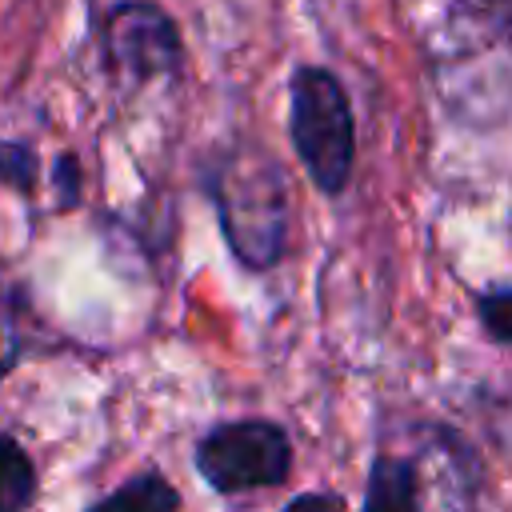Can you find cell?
<instances>
[{"instance_id": "3957f363", "label": "cell", "mask_w": 512, "mask_h": 512, "mask_svg": "<svg viewBox=\"0 0 512 512\" xmlns=\"http://www.w3.org/2000/svg\"><path fill=\"white\" fill-rule=\"evenodd\" d=\"M192 464L212 492L240 496L252 488H276L292 472V436L264 416L224 420L200 436Z\"/></svg>"}, {"instance_id": "5b68a950", "label": "cell", "mask_w": 512, "mask_h": 512, "mask_svg": "<svg viewBox=\"0 0 512 512\" xmlns=\"http://www.w3.org/2000/svg\"><path fill=\"white\" fill-rule=\"evenodd\" d=\"M412 464V504L416 512H480L484 464L476 448L444 424H428Z\"/></svg>"}, {"instance_id": "4fadbf2b", "label": "cell", "mask_w": 512, "mask_h": 512, "mask_svg": "<svg viewBox=\"0 0 512 512\" xmlns=\"http://www.w3.org/2000/svg\"><path fill=\"white\" fill-rule=\"evenodd\" d=\"M280 512H348V500L340 492H300Z\"/></svg>"}, {"instance_id": "8fae6325", "label": "cell", "mask_w": 512, "mask_h": 512, "mask_svg": "<svg viewBox=\"0 0 512 512\" xmlns=\"http://www.w3.org/2000/svg\"><path fill=\"white\" fill-rule=\"evenodd\" d=\"M24 324H20V312L12 304V296L0 292V380L24 360Z\"/></svg>"}, {"instance_id": "9c48e42d", "label": "cell", "mask_w": 512, "mask_h": 512, "mask_svg": "<svg viewBox=\"0 0 512 512\" xmlns=\"http://www.w3.org/2000/svg\"><path fill=\"white\" fill-rule=\"evenodd\" d=\"M472 304H476V316H480V328L488 332V340L504 348L512 340V288L492 284V288L476 292Z\"/></svg>"}, {"instance_id": "6da1fadb", "label": "cell", "mask_w": 512, "mask_h": 512, "mask_svg": "<svg viewBox=\"0 0 512 512\" xmlns=\"http://www.w3.org/2000/svg\"><path fill=\"white\" fill-rule=\"evenodd\" d=\"M208 196L216 204L224 244L248 272H268L284 260L292 200L284 168L272 152L252 144L228 148L208 172Z\"/></svg>"}, {"instance_id": "7c38bea8", "label": "cell", "mask_w": 512, "mask_h": 512, "mask_svg": "<svg viewBox=\"0 0 512 512\" xmlns=\"http://www.w3.org/2000/svg\"><path fill=\"white\" fill-rule=\"evenodd\" d=\"M52 180H56V204L60 208H76L80 204V188H84V176H80V160L72 152L56 156V168H52Z\"/></svg>"}, {"instance_id": "30bf717a", "label": "cell", "mask_w": 512, "mask_h": 512, "mask_svg": "<svg viewBox=\"0 0 512 512\" xmlns=\"http://www.w3.org/2000/svg\"><path fill=\"white\" fill-rule=\"evenodd\" d=\"M36 148L24 140H0V188H12L20 196H32L36 188Z\"/></svg>"}, {"instance_id": "52a82bcc", "label": "cell", "mask_w": 512, "mask_h": 512, "mask_svg": "<svg viewBox=\"0 0 512 512\" xmlns=\"http://www.w3.org/2000/svg\"><path fill=\"white\" fill-rule=\"evenodd\" d=\"M84 512H180V492L164 472H136Z\"/></svg>"}, {"instance_id": "5bb4252c", "label": "cell", "mask_w": 512, "mask_h": 512, "mask_svg": "<svg viewBox=\"0 0 512 512\" xmlns=\"http://www.w3.org/2000/svg\"><path fill=\"white\" fill-rule=\"evenodd\" d=\"M480 4H488V8H496V12H504V8H508V0H480Z\"/></svg>"}, {"instance_id": "277c9868", "label": "cell", "mask_w": 512, "mask_h": 512, "mask_svg": "<svg viewBox=\"0 0 512 512\" xmlns=\"http://www.w3.org/2000/svg\"><path fill=\"white\" fill-rule=\"evenodd\" d=\"M100 36H104L108 68L132 88H140L148 80H168L184 64L180 28L160 4H148V0L116 4L104 16Z\"/></svg>"}, {"instance_id": "7a4b0ae2", "label": "cell", "mask_w": 512, "mask_h": 512, "mask_svg": "<svg viewBox=\"0 0 512 512\" xmlns=\"http://www.w3.org/2000/svg\"><path fill=\"white\" fill-rule=\"evenodd\" d=\"M288 136L292 148L324 196H340L348 188L356 164V120L344 84L320 68L300 64L288 80Z\"/></svg>"}, {"instance_id": "ba28073f", "label": "cell", "mask_w": 512, "mask_h": 512, "mask_svg": "<svg viewBox=\"0 0 512 512\" xmlns=\"http://www.w3.org/2000/svg\"><path fill=\"white\" fill-rule=\"evenodd\" d=\"M36 500V464L16 436L0 432V512H28Z\"/></svg>"}, {"instance_id": "8992f818", "label": "cell", "mask_w": 512, "mask_h": 512, "mask_svg": "<svg viewBox=\"0 0 512 512\" xmlns=\"http://www.w3.org/2000/svg\"><path fill=\"white\" fill-rule=\"evenodd\" d=\"M360 512H416L408 456H400V452H376V460L368 468Z\"/></svg>"}]
</instances>
